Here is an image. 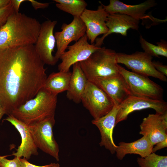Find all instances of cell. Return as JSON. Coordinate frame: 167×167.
Listing matches in <instances>:
<instances>
[{
	"mask_svg": "<svg viewBox=\"0 0 167 167\" xmlns=\"http://www.w3.org/2000/svg\"><path fill=\"white\" fill-rule=\"evenodd\" d=\"M34 45L0 49V101L6 114L33 98L47 78Z\"/></svg>",
	"mask_w": 167,
	"mask_h": 167,
	"instance_id": "cell-1",
	"label": "cell"
},
{
	"mask_svg": "<svg viewBox=\"0 0 167 167\" xmlns=\"http://www.w3.org/2000/svg\"><path fill=\"white\" fill-rule=\"evenodd\" d=\"M41 24L36 19L14 12L0 28V49L34 45Z\"/></svg>",
	"mask_w": 167,
	"mask_h": 167,
	"instance_id": "cell-2",
	"label": "cell"
},
{
	"mask_svg": "<svg viewBox=\"0 0 167 167\" xmlns=\"http://www.w3.org/2000/svg\"><path fill=\"white\" fill-rule=\"evenodd\" d=\"M57 102V95L43 88L35 97L14 109L10 115L28 125L54 116Z\"/></svg>",
	"mask_w": 167,
	"mask_h": 167,
	"instance_id": "cell-3",
	"label": "cell"
},
{
	"mask_svg": "<svg viewBox=\"0 0 167 167\" xmlns=\"http://www.w3.org/2000/svg\"><path fill=\"white\" fill-rule=\"evenodd\" d=\"M116 54L114 50L105 47H100L87 59L79 62L88 80L120 74Z\"/></svg>",
	"mask_w": 167,
	"mask_h": 167,
	"instance_id": "cell-4",
	"label": "cell"
},
{
	"mask_svg": "<svg viewBox=\"0 0 167 167\" xmlns=\"http://www.w3.org/2000/svg\"><path fill=\"white\" fill-rule=\"evenodd\" d=\"M55 123L54 116H52L28 126L38 148L59 161V146L53 131Z\"/></svg>",
	"mask_w": 167,
	"mask_h": 167,
	"instance_id": "cell-5",
	"label": "cell"
},
{
	"mask_svg": "<svg viewBox=\"0 0 167 167\" xmlns=\"http://www.w3.org/2000/svg\"><path fill=\"white\" fill-rule=\"evenodd\" d=\"M118 71L126 82L133 96L162 100L164 90L148 77L128 71L119 65Z\"/></svg>",
	"mask_w": 167,
	"mask_h": 167,
	"instance_id": "cell-6",
	"label": "cell"
},
{
	"mask_svg": "<svg viewBox=\"0 0 167 167\" xmlns=\"http://www.w3.org/2000/svg\"><path fill=\"white\" fill-rule=\"evenodd\" d=\"M81 102L94 119L105 116L114 106L111 99L103 91L88 80Z\"/></svg>",
	"mask_w": 167,
	"mask_h": 167,
	"instance_id": "cell-7",
	"label": "cell"
},
{
	"mask_svg": "<svg viewBox=\"0 0 167 167\" xmlns=\"http://www.w3.org/2000/svg\"><path fill=\"white\" fill-rule=\"evenodd\" d=\"M152 57L144 52L136 51L131 54L118 53L117 63L125 65L132 71L146 76H151L166 82V76L158 71L152 63Z\"/></svg>",
	"mask_w": 167,
	"mask_h": 167,
	"instance_id": "cell-8",
	"label": "cell"
},
{
	"mask_svg": "<svg viewBox=\"0 0 167 167\" xmlns=\"http://www.w3.org/2000/svg\"><path fill=\"white\" fill-rule=\"evenodd\" d=\"M56 20H48L41 24L39 33L34 45L35 49L45 64L54 66L58 61L52 54L56 44L54 34Z\"/></svg>",
	"mask_w": 167,
	"mask_h": 167,
	"instance_id": "cell-9",
	"label": "cell"
},
{
	"mask_svg": "<svg viewBox=\"0 0 167 167\" xmlns=\"http://www.w3.org/2000/svg\"><path fill=\"white\" fill-rule=\"evenodd\" d=\"M149 108L154 109L156 113H163L167 111V103L163 100H154L133 95L129 96L119 105L116 125L126 120L132 112Z\"/></svg>",
	"mask_w": 167,
	"mask_h": 167,
	"instance_id": "cell-10",
	"label": "cell"
},
{
	"mask_svg": "<svg viewBox=\"0 0 167 167\" xmlns=\"http://www.w3.org/2000/svg\"><path fill=\"white\" fill-rule=\"evenodd\" d=\"M86 34L72 45L68 46L60 59L61 62L58 65L59 71H70L71 67L74 64L87 59L100 47L89 44Z\"/></svg>",
	"mask_w": 167,
	"mask_h": 167,
	"instance_id": "cell-11",
	"label": "cell"
},
{
	"mask_svg": "<svg viewBox=\"0 0 167 167\" xmlns=\"http://www.w3.org/2000/svg\"><path fill=\"white\" fill-rule=\"evenodd\" d=\"M61 29V31L54 34L57 48L54 57L58 61L69 44L73 41H78L86 34V31L84 24L79 17H73L70 24H63Z\"/></svg>",
	"mask_w": 167,
	"mask_h": 167,
	"instance_id": "cell-12",
	"label": "cell"
},
{
	"mask_svg": "<svg viewBox=\"0 0 167 167\" xmlns=\"http://www.w3.org/2000/svg\"><path fill=\"white\" fill-rule=\"evenodd\" d=\"M88 80L103 91L115 105L119 106L128 97L133 95L126 82L120 74L114 76L96 78Z\"/></svg>",
	"mask_w": 167,
	"mask_h": 167,
	"instance_id": "cell-13",
	"label": "cell"
},
{
	"mask_svg": "<svg viewBox=\"0 0 167 167\" xmlns=\"http://www.w3.org/2000/svg\"><path fill=\"white\" fill-rule=\"evenodd\" d=\"M101 3L96 10L86 9L80 18L84 24L86 28V34L91 44H94L97 37L106 33L108 29L106 21L109 14Z\"/></svg>",
	"mask_w": 167,
	"mask_h": 167,
	"instance_id": "cell-14",
	"label": "cell"
},
{
	"mask_svg": "<svg viewBox=\"0 0 167 167\" xmlns=\"http://www.w3.org/2000/svg\"><path fill=\"white\" fill-rule=\"evenodd\" d=\"M139 134L147 136L154 146L167 139V111L149 114L140 125Z\"/></svg>",
	"mask_w": 167,
	"mask_h": 167,
	"instance_id": "cell-15",
	"label": "cell"
},
{
	"mask_svg": "<svg viewBox=\"0 0 167 167\" xmlns=\"http://www.w3.org/2000/svg\"><path fill=\"white\" fill-rule=\"evenodd\" d=\"M102 5L108 14L120 13L130 16L140 20L147 19L152 21L156 18L146 14L147 11L157 5L154 0H147L139 4L130 5L125 4L118 0H110L108 5Z\"/></svg>",
	"mask_w": 167,
	"mask_h": 167,
	"instance_id": "cell-16",
	"label": "cell"
},
{
	"mask_svg": "<svg viewBox=\"0 0 167 167\" xmlns=\"http://www.w3.org/2000/svg\"><path fill=\"white\" fill-rule=\"evenodd\" d=\"M139 23V20L125 14L120 13L109 14L106 21L108 31L101 37L97 38L94 45L101 47L105 38L112 33L120 34L123 36H126L128 29L138 30Z\"/></svg>",
	"mask_w": 167,
	"mask_h": 167,
	"instance_id": "cell-17",
	"label": "cell"
},
{
	"mask_svg": "<svg viewBox=\"0 0 167 167\" xmlns=\"http://www.w3.org/2000/svg\"><path fill=\"white\" fill-rule=\"evenodd\" d=\"M119 106L114 105L112 110L105 116L92 121L99 130L101 135L100 146H104L112 154L116 152L118 146L115 144L113 137V131L116 125L117 114Z\"/></svg>",
	"mask_w": 167,
	"mask_h": 167,
	"instance_id": "cell-18",
	"label": "cell"
},
{
	"mask_svg": "<svg viewBox=\"0 0 167 167\" xmlns=\"http://www.w3.org/2000/svg\"><path fill=\"white\" fill-rule=\"evenodd\" d=\"M10 122L17 130L21 139L20 145L18 147L16 152H14L10 156H14L19 158L23 157L27 160L32 155H37L38 152L36 147L28 126L9 115L5 119Z\"/></svg>",
	"mask_w": 167,
	"mask_h": 167,
	"instance_id": "cell-19",
	"label": "cell"
},
{
	"mask_svg": "<svg viewBox=\"0 0 167 167\" xmlns=\"http://www.w3.org/2000/svg\"><path fill=\"white\" fill-rule=\"evenodd\" d=\"M116 152L117 158L122 160L127 154H137L144 158L152 153L153 146L148 138L143 136L140 139L131 143L121 142L118 144Z\"/></svg>",
	"mask_w": 167,
	"mask_h": 167,
	"instance_id": "cell-20",
	"label": "cell"
},
{
	"mask_svg": "<svg viewBox=\"0 0 167 167\" xmlns=\"http://www.w3.org/2000/svg\"><path fill=\"white\" fill-rule=\"evenodd\" d=\"M72 66V72L66 96L69 100L75 103L79 104L81 102L88 79L79 62L74 64Z\"/></svg>",
	"mask_w": 167,
	"mask_h": 167,
	"instance_id": "cell-21",
	"label": "cell"
},
{
	"mask_svg": "<svg viewBox=\"0 0 167 167\" xmlns=\"http://www.w3.org/2000/svg\"><path fill=\"white\" fill-rule=\"evenodd\" d=\"M71 72L70 71L53 72L47 77L43 88L58 95L69 89Z\"/></svg>",
	"mask_w": 167,
	"mask_h": 167,
	"instance_id": "cell-22",
	"label": "cell"
},
{
	"mask_svg": "<svg viewBox=\"0 0 167 167\" xmlns=\"http://www.w3.org/2000/svg\"><path fill=\"white\" fill-rule=\"evenodd\" d=\"M56 6L60 10L72 15L73 17H80L88 5L84 0H54Z\"/></svg>",
	"mask_w": 167,
	"mask_h": 167,
	"instance_id": "cell-23",
	"label": "cell"
},
{
	"mask_svg": "<svg viewBox=\"0 0 167 167\" xmlns=\"http://www.w3.org/2000/svg\"><path fill=\"white\" fill-rule=\"evenodd\" d=\"M139 42L144 52L152 57H167V43L166 41L161 40L156 43L157 45H155L147 41L140 35Z\"/></svg>",
	"mask_w": 167,
	"mask_h": 167,
	"instance_id": "cell-24",
	"label": "cell"
},
{
	"mask_svg": "<svg viewBox=\"0 0 167 167\" xmlns=\"http://www.w3.org/2000/svg\"><path fill=\"white\" fill-rule=\"evenodd\" d=\"M137 161L140 167H167V156L154 152L144 158H138Z\"/></svg>",
	"mask_w": 167,
	"mask_h": 167,
	"instance_id": "cell-25",
	"label": "cell"
},
{
	"mask_svg": "<svg viewBox=\"0 0 167 167\" xmlns=\"http://www.w3.org/2000/svg\"><path fill=\"white\" fill-rule=\"evenodd\" d=\"M15 12L11 3L0 9V28L5 23L9 16Z\"/></svg>",
	"mask_w": 167,
	"mask_h": 167,
	"instance_id": "cell-26",
	"label": "cell"
},
{
	"mask_svg": "<svg viewBox=\"0 0 167 167\" xmlns=\"http://www.w3.org/2000/svg\"><path fill=\"white\" fill-rule=\"evenodd\" d=\"M7 156L0 155V167H20V158L15 156L13 159L9 160Z\"/></svg>",
	"mask_w": 167,
	"mask_h": 167,
	"instance_id": "cell-27",
	"label": "cell"
},
{
	"mask_svg": "<svg viewBox=\"0 0 167 167\" xmlns=\"http://www.w3.org/2000/svg\"><path fill=\"white\" fill-rule=\"evenodd\" d=\"M153 65L155 68L160 73L165 76H167V66L163 65L159 61H152Z\"/></svg>",
	"mask_w": 167,
	"mask_h": 167,
	"instance_id": "cell-28",
	"label": "cell"
},
{
	"mask_svg": "<svg viewBox=\"0 0 167 167\" xmlns=\"http://www.w3.org/2000/svg\"><path fill=\"white\" fill-rule=\"evenodd\" d=\"M20 160V167H51L54 163H51L49 165L43 166H38L30 163L25 158H21Z\"/></svg>",
	"mask_w": 167,
	"mask_h": 167,
	"instance_id": "cell-29",
	"label": "cell"
},
{
	"mask_svg": "<svg viewBox=\"0 0 167 167\" xmlns=\"http://www.w3.org/2000/svg\"><path fill=\"white\" fill-rule=\"evenodd\" d=\"M27 1L30 2L32 7L35 10L47 8L49 4V3H41L34 0H27Z\"/></svg>",
	"mask_w": 167,
	"mask_h": 167,
	"instance_id": "cell-30",
	"label": "cell"
},
{
	"mask_svg": "<svg viewBox=\"0 0 167 167\" xmlns=\"http://www.w3.org/2000/svg\"><path fill=\"white\" fill-rule=\"evenodd\" d=\"M156 145L153 147L152 152H155L158 150L166 148L167 146V139L159 142L156 144Z\"/></svg>",
	"mask_w": 167,
	"mask_h": 167,
	"instance_id": "cell-31",
	"label": "cell"
},
{
	"mask_svg": "<svg viewBox=\"0 0 167 167\" xmlns=\"http://www.w3.org/2000/svg\"><path fill=\"white\" fill-rule=\"evenodd\" d=\"M27 1V0H11L15 12H19V8L21 4L23 2Z\"/></svg>",
	"mask_w": 167,
	"mask_h": 167,
	"instance_id": "cell-32",
	"label": "cell"
},
{
	"mask_svg": "<svg viewBox=\"0 0 167 167\" xmlns=\"http://www.w3.org/2000/svg\"><path fill=\"white\" fill-rule=\"evenodd\" d=\"M11 0H0V9L7 5Z\"/></svg>",
	"mask_w": 167,
	"mask_h": 167,
	"instance_id": "cell-33",
	"label": "cell"
},
{
	"mask_svg": "<svg viewBox=\"0 0 167 167\" xmlns=\"http://www.w3.org/2000/svg\"><path fill=\"white\" fill-rule=\"evenodd\" d=\"M4 114H6V112L0 101V120Z\"/></svg>",
	"mask_w": 167,
	"mask_h": 167,
	"instance_id": "cell-34",
	"label": "cell"
},
{
	"mask_svg": "<svg viewBox=\"0 0 167 167\" xmlns=\"http://www.w3.org/2000/svg\"><path fill=\"white\" fill-rule=\"evenodd\" d=\"M51 167H60V165L58 163H54V165Z\"/></svg>",
	"mask_w": 167,
	"mask_h": 167,
	"instance_id": "cell-35",
	"label": "cell"
}]
</instances>
